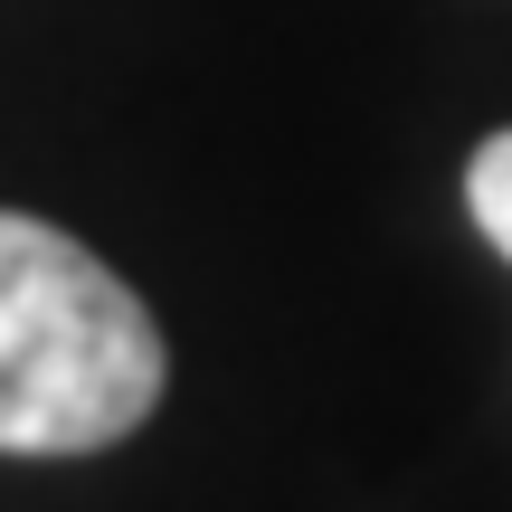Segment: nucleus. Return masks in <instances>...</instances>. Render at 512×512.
<instances>
[{
	"label": "nucleus",
	"mask_w": 512,
	"mask_h": 512,
	"mask_svg": "<svg viewBox=\"0 0 512 512\" xmlns=\"http://www.w3.org/2000/svg\"><path fill=\"white\" fill-rule=\"evenodd\" d=\"M162 380L143 294L67 228L0 209V456H95L162 408Z\"/></svg>",
	"instance_id": "nucleus-1"
},
{
	"label": "nucleus",
	"mask_w": 512,
	"mask_h": 512,
	"mask_svg": "<svg viewBox=\"0 0 512 512\" xmlns=\"http://www.w3.org/2000/svg\"><path fill=\"white\" fill-rule=\"evenodd\" d=\"M465 209H475L484 247H494L503 266H512V124L475 143V162H465Z\"/></svg>",
	"instance_id": "nucleus-2"
}]
</instances>
